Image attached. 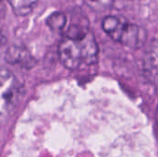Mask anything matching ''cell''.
Masks as SVG:
<instances>
[{"label":"cell","mask_w":158,"mask_h":157,"mask_svg":"<svg viewBox=\"0 0 158 157\" xmlns=\"http://www.w3.org/2000/svg\"><path fill=\"white\" fill-rule=\"evenodd\" d=\"M6 61L13 63H19L23 66H31V62L33 61L31 55L25 51L22 47H12L8 53L6 52Z\"/></svg>","instance_id":"obj_5"},{"label":"cell","mask_w":158,"mask_h":157,"mask_svg":"<svg viewBox=\"0 0 158 157\" xmlns=\"http://www.w3.org/2000/svg\"><path fill=\"white\" fill-rule=\"evenodd\" d=\"M143 73L152 84L158 86V44L152 45L143 58Z\"/></svg>","instance_id":"obj_4"},{"label":"cell","mask_w":158,"mask_h":157,"mask_svg":"<svg viewBox=\"0 0 158 157\" xmlns=\"http://www.w3.org/2000/svg\"><path fill=\"white\" fill-rule=\"evenodd\" d=\"M39 0H8L13 11L18 16L30 14Z\"/></svg>","instance_id":"obj_6"},{"label":"cell","mask_w":158,"mask_h":157,"mask_svg":"<svg viewBox=\"0 0 158 157\" xmlns=\"http://www.w3.org/2000/svg\"><path fill=\"white\" fill-rule=\"evenodd\" d=\"M58 56L69 69L79 68L82 64L93 65L98 59V45L92 31L79 38L65 36L58 46Z\"/></svg>","instance_id":"obj_1"},{"label":"cell","mask_w":158,"mask_h":157,"mask_svg":"<svg viewBox=\"0 0 158 157\" xmlns=\"http://www.w3.org/2000/svg\"><path fill=\"white\" fill-rule=\"evenodd\" d=\"M84 3L95 11H104L110 8L115 0H83Z\"/></svg>","instance_id":"obj_8"},{"label":"cell","mask_w":158,"mask_h":157,"mask_svg":"<svg viewBox=\"0 0 158 157\" xmlns=\"http://www.w3.org/2000/svg\"><path fill=\"white\" fill-rule=\"evenodd\" d=\"M67 18L66 15L61 12H55L46 19L47 26L54 31H59L66 26Z\"/></svg>","instance_id":"obj_7"},{"label":"cell","mask_w":158,"mask_h":157,"mask_svg":"<svg viewBox=\"0 0 158 157\" xmlns=\"http://www.w3.org/2000/svg\"><path fill=\"white\" fill-rule=\"evenodd\" d=\"M102 28L114 41L133 49L143 46L147 38L146 31L141 27L117 16L106 17Z\"/></svg>","instance_id":"obj_2"},{"label":"cell","mask_w":158,"mask_h":157,"mask_svg":"<svg viewBox=\"0 0 158 157\" xmlns=\"http://www.w3.org/2000/svg\"><path fill=\"white\" fill-rule=\"evenodd\" d=\"M156 135L158 137V107L156 110Z\"/></svg>","instance_id":"obj_9"},{"label":"cell","mask_w":158,"mask_h":157,"mask_svg":"<svg viewBox=\"0 0 158 157\" xmlns=\"http://www.w3.org/2000/svg\"><path fill=\"white\" fill-rule=\"evenodd\" d=\"M1 108L2 112H9L18 104L22 95V85L8 70L2 69L0 74Z\"/></svg>","instance_id":"obj_3"}]
</instances>
